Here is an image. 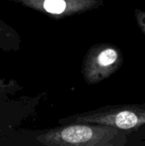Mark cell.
Returning a JSON list of instances; mask_svg holds the SVG:
<instances>
[{"label":"cell","mask_w":145,"mask_h":146,"mask_svg":"<svg viewBox=\"0 0 145 146\" xmlns=\"http://www.w3.org/2000/svg\"><path fill=\"white\" fill-rule=\"evenodd\" d=\"M96 123L130 133L145 132V103L106 105L59 120L60 125L68 123Z\"/></svg>","instance_id":"obj_2"},{"label":"cell","mask_w":145,"mask_h":146,"mask_svg":"<svg viewBox=\"0 0 145 146\" xmlns=\"http://www.w3.org/2000/svg\"><path fill=\"white\" fill-rule=\"evenodd\" d=\"M56 19L84 14L104 4V0H6Z\"/></svg>","instance_id":"obj_4"},{"label":"cell","mask_w":145,"mask_h":146,"mask_svg":"<svg viewBox=\"0 0 145 146\" xmlns=\"http://www.w3.org/2000/svg\"><path fill=\"white\" fill-rule=\"evenodd\" d=\"M121 50L110 43L92 45L82 62L81 74L88 85H97L109 79L123 65Z\"/></svg>","instance_id":"obj_3"},{"label":"cell","mask_w":145,"mask_h":146,"mask_svg":"<svg viewBox=\"0 0 145 146\" xmlns=\"http://www.w3.org/2000/svg\"><path fill=\"white\" fill-rule=\"evenodd\" d=\"M132 135L126 131L96 123H68L39 134L45 146H126Z\"/></svg>","instance_id":"obj_1"},{"label":"cell","mask_w":145,"mask_h":146,"mask_svg":"<svg viewBox=\"0 0 145 146\" xmlns=\"http://www.w3.org/2000/svg\"><path fill=\"white\" fill-rule=\"evenodd\" d=\"M134 16L137 25L138 26L139 29L145 36V10L140 9H135Z\"/></svg>","instance_id":"obj_6"},{"label":"cell","mask_w":145,"mask_h":146,"mask_svg":"<svg viewBox=\"0 0 145 146\" xmlns=\"http://www.w3.org/2000/svg\"><path fill=\"white\" fill-rule=\"evenodd\" d=\"M21 89L15 80H10L8 82L4 78H0V100L8 98L10 94L16 92Z\"/></svg>","instance_id":"obj_5"}]
</instances>
